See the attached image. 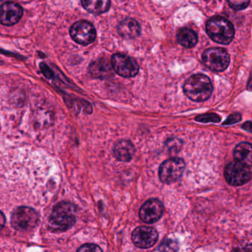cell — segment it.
Instances as JSON below:
<instances>
[{
    "label": "cell",
    "mask_w": 252,
    "mask_h": 252,
    "mask_svg": "<svg viewBox=\"0 0 252 252\" xmlns=\"http://www.w3.org/2000/svg\"><path fill=\"white\" fill-rule=\"evenodd\" d=\"M163 213V206L158 199L147 200L139 211L141 220L146 223H154L161 218Z\"/></svg>",
    "instance_id": "cell-11"
},
{
    "label": "cell",
    "mask_w": 252,
    "mask_h": 252,
    "mask_svg": "<svg viewBox=\"0 0 252 252\" xmlns=\"http://www.w3.org/2000/svg\"><path fill=\"white\" fill-rule=\"evenodd\" d=\"M184 169L185 163L182 159L178 158L168 159L159 168V178L164 184H172L181 178Z\"/></svg>",
    "instance_id": "cell-6"
},
{
    "label": "cell",
    "mask_w": 252,
    "mask_h": 252,
    "mask_svg": "<svg viewBox=\"0 0 252 252\" xmlns=\"http://www.w3.org/2000/svg\"><path fill=\"white\" fill-rule=\"evenodd\" d=\"M77 208L69 202H61L54 206L49 218L50 227L54 231H64L74 225Z\"/></svg>",
    "instance_id": "cell-1"
},
{
    "label": "cell",
    "mask_w": 252,
    "mask_h": 252,
    "mask_svg": "<svg viewBox=\"0 0 252 252\" xmlns=\"http://www.w3.org/2000/svg\"><path fill=\"white\" fill-rule=\"evenodd\" d=\"M235 161L245 166H252V145L249 143L243 142L239 144L234 150Z\"/></svg>",
    "instance_id": "cell-16"
},
{
    "label": "cell",
    "mask_w": 252,
    "mask_h": 252,
    "mask_svg": "<svg viewBox=\"0 0 252 252\" xmlns=\"http://www.w3.org/2000/svg\"><path fill=\"white\" fill-rule=\"evenodd\" d=\"M241 120V116L239 113H234V114L231 115L228 119H226L223 123V125H230L232 124L237 123Z\"/></svg>",
    "instance_id": "cell-24"
},
{
    "label": "cell",
    "mask_w": 252,
    "mask_h": 252,
    "mask_svg": "<svg viewBox=\"0 0 252 252\" xmlns=\"http://www.w3.org/2000/svg\"><path fill=\"white\" fill-rule=\"evenodd\" d=\"M224 175L227 182L234 187L244 185L252 178L249 167L237 161L231 162L225 166Z\"/></svg>",
    "instance_id": "cell-7"
},
{
    "label": "cell",
    "mask_w": 252,
    "mask_h": 252,
    "mask_svg": "<svg viewBox=\"0 0 252 252\" xmlns=\"http://www.w3.org/2000/svg\"><path fill=\"white\" fill-rule=\"evenodd\" d=\"M202 60L208 68L213 71L221 72L229 65L230 56L223 48H212L203 52Z\"/></svg>",
    "instance_id": "cell-5"
},
{
    "label": "cell",
    "mask_w": 252,
    "mask_h": 252,
    "mask_svg": "<svg viewBox=\"0 0 252 252\" xmlns=\"http://www.w3.org/2000/svg\"><path fill=\"white\" fill-rule=\"evenodd\" d=\"M113 70L112 63L104 58L93 62L89 67L91 76L96 79H108L113 76Z\"/></svg>",
    "instance_id": "cell-13"
},
{
    "label": "cell",
    "mask_w": 252,
    "mask_h": 252,
    "mask_svg": "<svg viewBox=\"0 0 252 252\" xmlns=\"http://www.w3.org/2000/svg\"><path fill=\"white\" fill-rule=\"evenodd\" d=\"M250 2L249 1H228V4L231 8L235 11H240L247 8Z\"/></svg>",
    "instance_id": "cell-21"
},
{
    "label": "cell",
    "mask_w": 252,
    "mask_h": 252,
    "mask_svg": "<svg viewBox=\"0 0 252 252\" xmlns=\"http://www.w3.org/2000/svg\"><path fill=\"white\" fill-rule=\"evenodd\" d=\"M135 152L133 144L128 140H121L118 141L113 148L115 157L120 161L123 162H128L132 160Z\"/></svg>",
    "instance_id": "cell-14"
},
{
    "label": "cell",
    "mask_w": 252,
    "mask_h": 252,
    "mask_svg": "<svg viewBox=\"0 0 252 252\" xmlns=\"http://www.w3.org/2000/svg\"><path fill=\"white\" fill-rule=\"evenodd\" d=\"M184 91L185 95L192 101H204L212 95L213 86L207 76L196 74L186 81Z\"/></svg>",
    "instance_id": "cell-2"
},
{
    "label": "cell",
    "mask_w": 252,
    "mask_h": 252,
    "mask_svg": "<svg viewBox=\"0 0 252 252\" xmlns=\"http://www.w3.org/2000/svg\"><path fill=\"white\" fill-rule=\"evenodd\" d=\"M177 39L182 46L187 48H191L197 45V41H198L195 32L188 29H181L178 32Z\"/></svg>",
    "instance_id": "cell-18"
},
{
    "label": "cell",
    "mask_w": 252,
    "mask_h": 252,
    "mask_svg": "<svg viewBox=\"0 0 252 252\" xmlns=\"http://www.w3.org/2000/svg\"><path fill=\"white\" fill-rule=\"evenodd\" d=\"M23 9L20 4L6 2L0 9V21L3 26H11L17 24L23 17Z\"/></svg>",
    "instance_id": "cell-12"
},
{
    "label": "cell",
    "mask_w": 252,
    "mask_h": 252,
    "mask_svg": "<svg viewBox=\"0 0 252 252\" xmlns=\"http://www.w3.org/2000/svg\"><path fill=\"white\" fill-rule=\"evenodd\" d=\"M41 69H42V72H43L44 75L46 76V78H48V79H51L52 77L53 73L52 70L50 69L49 67L46 65V64H44V63H42L40 65Z\"/></svg>",
    "instance_id": "cell-25"
},
{
    "label": "cell",
    "mask_w": 252,
    "mask_h": 252,
    "mask_svg": "<svg viewBox=\"0 0 252 252\" xmlns=\"http://www.w3.org/2000/svg\"><path fill=\"white\" fill-rule=\"evenodd\" d=\"M166 146L170 151L178 152L181 150L182 142L178 138H171L166 142Z\"/></svg>",
    "instance_id": "cell-22"
},
{
    "label": "cell",
    "mask_w": 252,
    "mask_h": 252,
    "mask_svg": "<svg viewBox=\"0 0 252 252\" xmlns=\"http://www.w3.org/2000/svg\"><path fill=\"white\" fill-rule=\"evenodd\" d=\"M82 5L88 12L98 15L107 12L110 9L111 2L108 0H84Z\"/></svg>",
    "instance_id": "cell-17"
},
{
    "label": "cell",
    "mask_w": 252,
    "mask_h": 252,
    "mask_svg": "<svg viewBox=\"0 0 252 252\" xmlns=\"http://www.w3.org/2000/svg\"><path fill=\"white\" fill-rule=\"evenodd\" d=\"M196 121L203 122V123H208V122L218 123V122H220V118L215 113H209V114L200 115V116H197L196 118Z\"/></svg>",
    "instance_id": "cell-20"
},
{
    "label": "cell",
    "mask_w": 252,
    "mask_h": 252,
    "mask_svg": "<svg viewBox=\"0 0 252 252\" xmlns=\"http://www.w3.org/2000/svg\"><path fill=\"white\" fill-rule=\"evenodd\" d=\"M179 245L178 241L173 239H165L159 246L160 252H178Z\"/></svg>",
    "instance_id": "cell-19"
},
{
    "label": "cell",
    "mask_w": 252,
    "mask_h": 252,
    "mask_svg": "<svg viewBox=\"0 0 252 252\" xmlns=\"http://www.w3.org/2000/svg\"><path fill=\"white\" fill-rule=\"evenodd\" d=\"M118 32L125 39H134L141 34V26L134 19H125L119 23Z\"/></svg>",
    "instance_id": "cell-15"
},
{
    "label": "cell",
    "mask_w": 252,
    "mask_h": 252,
    "mask_svg": "<svg viewBox=\"0 0 252 252\" xmlns=\"http://www.w3.org/2000/svg\"><path fill=\"white\" fill-rule=\"evenodd\" d=\"M206 32L217 43L228 45L234 39V29L231 23L223 17L216 16L206 23Z\"/></svg>",
    "instance_id": "cell-3"
},
{
    "label": "cell",
    "mask_w": 252,
    "mask_h": 252,
    "mask_svg": "<svg viewBox=\"0 0 252 252\" xmlns=\"http://www.w3.org/2000/svg\"><path fill=\"white\" fill-rule=\"evenodd\" d=\"M39 217L37 212L27 206H20L13 212L11 225L18 231H27L37 225Z\"/></svg>",
    "instance_id": "cell-4"
},
{
    "label": "cell",
    "mask_w": 252,
    "mask_h": 252,
    "mask_svg": "<svg viewBox=\"0 0 252 252\" xmlns=\"http://www.w3.org/2000/svg\"><path fill=\"white\" fill-rule=\"evenodd\" d=\"M243 128L245 130L252 132V122H248L243 124Z\"/></svg>",
    "instance_id": "cell-26"
},
{
    "label": "cell",
    "mask_w": 252,
    "mask_h": 252,
    "mask_svg": "<svg viewBox=\"0 0 252 252\" xmlns=\"http://www.w3.org/2000/svg\"><path fill=\"white\" fill-rule=\"evenodd\" d=\"M158 234L152 227L141 226L135 228L132 234V240L137 247L148 249L156 244Z\"/></svg>",
    "instance_id": "cell-10"
},
{
    "label": "cell",
    "mask_w": 252,
    "mask_h": 252,
    "mask_svg": "<svg viewBox=\"0 0 252 252\" xmlns=\"http://www.w3.org/2000/svg\"><path fill=\"white\" fill-rule=\"evenodd\" d=\"M111 63L114 71L122 77H134L139 71V66L137 62L126 54H114L112 57Z\"/></svg>",
    "instance_id": "cell-9"
},
{
    "label": "cell",
    "mask_w": 252,
    "mask_h": 252,
    "mask_svg": "<svg viewBox=\"0 0 252 252\" xmlns=\"http://www.w3.org/2000/svg\"><path fill=\"white\" fill-rule=\"evenodd\" d=\"M77 252H103L99 246L95 244H85L79 248Z\"/></svg>",
    "instance_id": "cell-23"
},
{
    "label": "cell",
    "mask_w": 252,
    "mask_h": 252,
    "mask_svg": "<svg viewBox=\"0 0 252 252\" xmlns=\"http://www.w3.org/2000/svg\"><path fill=\"white\" fill-rule=\"evenodd\" d=\"M72 39L82 45L93 43L96 37V31L92 23L86 20H79L70 28Z\"/></svg>",
    "instance_id": "cell-8"
}]
</instances>
